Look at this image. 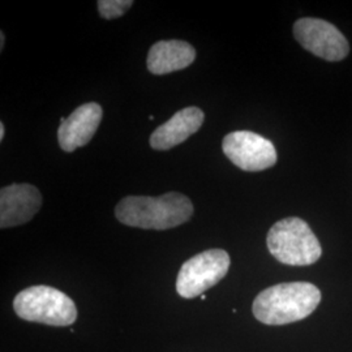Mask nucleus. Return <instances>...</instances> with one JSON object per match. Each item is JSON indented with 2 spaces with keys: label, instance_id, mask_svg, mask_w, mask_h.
<instances>
[{
  "label": "nucleus",
  "instance_id": "nucleus-1",
  "mask_svg": "<svg viewBox=\"0 0 352 352\" xmlns=\"http://www.w3.org/2000/svg\"><path fill=\"white\" fill-rule=\"evenodd\" d=\"M195 212L187 196L168 192L160 197L128 196L116 205L118 221L144 230H168L188 222Z\"/></svg>",
  "mask_w": 352,
  "mask_h": 352
},
{
  "label": "nucleus",
  "instance_id": "nucleus-2",
  "mask_svg": "<svg viewBox=\"0 0 352 352\" xmlns=\"http://www.w3.org/2000/svg\"><path fill=\"white\" fill-rule=\"evenodd\" d=\"M321 291L308 282L279 283L261 291L253 302V315L266 325H286L314 314Z\"/></svg>",
  "mask_w": 352,
  "mask_h": 352
},
{
  "label": "nucleus",
  "instance_id": "nucleus-3",
  "mask_svg": "<svg viewBox=\"0 0 352 352\" xmlns=\"http://www.w3.org/2000/svg\"><path fill=\"white\" fill-rule=\"evenodd\" d=\"M266 244L276 260L289 266L315 264L322 254L315 232L298 217H289L274 223L267 232Z\"/></svg>",
  "mask_w": 352,
  "mask_h": 352
},
{
  "label": "nucleus",
  "instance_id": "nucleus-4",
  "mask_svg": "<svg viewBox=\"0 0 352 352\" xmlns=\"http://www.w3.org/2000/svg\"><path fill=\"white\" fill-rule=\"evenodd\" d=\"M13 309L20 318L50 327H69L77 318L76 304L68 295L50 286H32L19 292Z\"/></svg>",
  "mask_w": 352,
  "mask_h": 352
},
{
  "label": "nucleus",
  "instance_id": "nucleus-5",
  "mask_svg": "<svg viewBox=\"0 0 352 352\" xmlns=\"http://www.w3.org/2000/svg\"><path fill=\"white\" fill-rule=\"evenodd\" d=\"M231 264L223 250H208L182 265L176 278V291L184 299H193L226 277Z\"/></svg>",
  "mask_w": 352,
  "mask_h": 352
},
{
  "label": "nucleus",
  "instance_id": "nucleus-6",
  "mask_svg": "<svg viewBox=\"0 0 352 352\" xmlns=\"http://www.w3.org/2000/svg\"><path fill=\"white\" fill-rule=\"evenodd\" d=\"M222 149L227 158L243 171H263L277 164L273 142L250 131L228 133L222 142Z\"/></svg>",
  "mask_w": 352,
  "mask_h": 352
},
{
  "label": "nucleus",
  "instance_id": "nucleus-7",
  "mask_svg": "<svg viewBox=\"0 0 352 352\" xmlns=\"http://www.w3.org/2000/svg\"><path fill=\"white\" fill-rule=\"evenodd\" d=\"M294 36L302 47L327 62H340L350 45L340 30L321 19L304 17L294 24Z\"/></svg>",
  "mask_w": 352,
  "mask_h": 352
},
{
  "label": "nucleus",
  "instance_id": "nucleus-8",
  "mask_svg": "<svg viewBox=\"0 0 352 352\" xmlns=\"http://www.w3.org/2000/svg\"><path fill=\"white\" fill-rule=\"evenodd\" d=\"M42 205V196L32 184H11L0 190V227L21 226L29 222Z\"/></svg>",
  "mask_w": 352,
  "mask_h": 352
},
{
  "label": "nucleus",
  "instance_id": "nucleus-9",
  "mask_svg": "<svg viewBox=\"0 0 352 352\" xmlns=\"http://www.w3.org/2000/svg\"><path fill=\"white\" fill-rule=\"evenodd\" d=\"M102 107L96 102H89L77 107L67 119L62 118L58 129V141L64 151L72 153L89 144L101 124Z\"/></svg>",
  "mask_w": 352,
  "mask_h": 352
},
{
  "label": "nucleus",
  "instance_id": "nucleus-10",
  "mask_svg": "<svg viewBox=\"0 0 352 352\" xmlns=\"http://www.w3.org/2000/svg\"><path fill=\"white\" fill-rule=\"evenodd\" d=\"M204 119L205 113L199 107L179 110L170 120L151 133L149 141L151 148L160 151L173 149L195 135L201 128Z\"/></svg>",
  "mask_w": 352,
  "mask_h": 352
},
{
  "label": "nucleus",
  "instance_id": "nucleus-11",
  "mask_svg": "<svg viewBox=\"0 0 352 352\" xmlns=\"http://www.w3.org/2000/svg\"><path fill=\"white\" fill-rule=\"evenodd\" d=\"M196 59V50L186 41L170 39L154 43L148 54V69L153 75H167L189 67Z\"/></svg>",
  "mask_w": 352,
  "mask_h": 352
},
{
  "label": "nucleus",
  "instance_id": "nucleus-12",
  "mask_svg": "<svg viewBox=\"0 0 352 352\" xmlns=\"http://www.w3.org/2000/svg\"><path fill=\"white\" fill-rule=\"evenodd\" d=\"M98 12L106 20L122 17L133 6L132 0H101L98 1Z\"/></svg>",
  "mask_w": 352,
  "mask_h": 352
},
{
  "label": "nucleus",
  "instance_id": "nucleus-13",
  "mask_svg": "<svg viewBox=\"0 0 352 352\" xmlns=\"http://www.w3.org/2000/svg\"><path fill=\"white\" fill-rule=\"evenodd\" d=\"M4 135H6V126L4 123H0V141L4 140Z\"/></svg>",
  "mask_w": 352,
  "mask_h": 352
},
{
  "label": "nucleus",
  "instance_id": "nucleus-14",
  "mask_svg": "<svg viewBox=\"0 0 352 352\" xmlns=\"http://www.w3.org/2000/svg\"><path fill=\"white\" fill-rule=\"evenodd\" d=\"M4 41H6V36H4V33L1 32V33H0V50L1 51L4 49Z\"/></svg>",
  "mask_w": 352,
  "mask_h": 352
}]
</instances>
